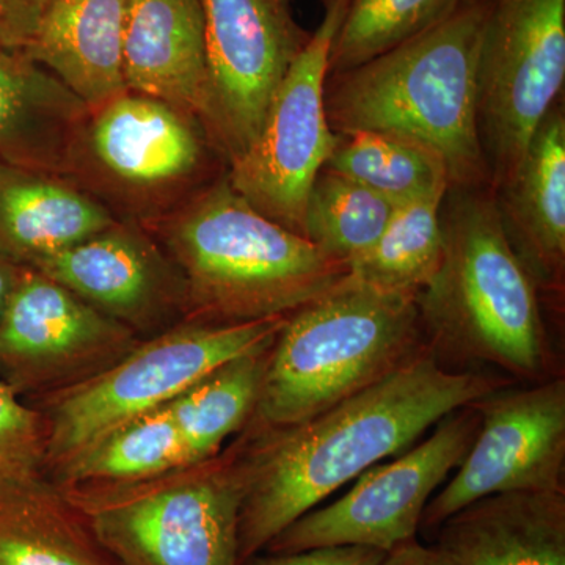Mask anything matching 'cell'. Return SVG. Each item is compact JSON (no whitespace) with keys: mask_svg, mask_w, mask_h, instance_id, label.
<instances>
[{"mask_svg":"<svg viewBox=\"0 0 565 565\" xmlns=\"http://www.w3.org/2000/svg\"><path fill=\"white\" fill-rule=\"evenodd\" d=\"M479 414L473 444L424 509L423 530L438 526L481 498L523 490L565 492V379L509 384L471 403Z\"/></svg>","mask_w":565,"mask_h":565,"instance_id":"obj_12","label":"cell"},{"mask_svg":"<svg viewBox=\"0 0 565 565\" xmlns=\"http://www.w3.org/2000/svg\"><path fill=\"white\" fill-rule=\"evenodd\" d=\"M126 90L203 120L207 54L200 0H129L122 46Z\"/></svg>","mask_w":565,"mask_h":565,"instance_id":"obj_16","label":"cell"},{"mask_svg":"<svg viewBox=\"0 0 565 565\" xmlns=\"http://www.w3.org/2000/svg\"><path fill=\"white\" fill-rule=\"evenodd\" d=\"M47 3L50 0H0V46L24 52Z\"/></svg>","mask_w":565,"mask_h":565,"instance_id":"obj_31","label":"cell"},{"mask_svg":"<svg viewBox=\"0 0 565 565\" xmlns=\"http://www.w3.org/2000/svg\"><path fill=\"white\" fill-rule=\"evenodd\" d=\"M269 349L230 360L167 404L180 433L185 462L211 459L250 422Z\"/></svg>","mask_w":565,"mask_h":565,"instance_id":"obj_23","label":"cell"},{"mask_svg":"<svg viewBox=\"0 0 565 565\" xmlns=\"http://www.w3.org/2000/svg\"><path fill=\"white\" fill-rule=\"evenodd\" d=\"M394 207L351 178L322 169L305 207L303 236L351 267L377 243Z\"/></svg>","mask_w":565,"mask_h":565,"instance_id":"obj_27","label":"cell"},{"mask_svg":"<svg viewBox=\"0 0 565 565\" xmlns=\"http://www.w3.org/2000/svg\"><path fill=\"white\" fill-rule=\"evenodd\" d=\"M337 136L323 169L351 178L394 206L446 195L451 189L445 162L415 141L370 131Z\"/></svg>","mask_w":565,"mask_h":565,"instance_id":"obj_24","label":"cell"},{"mask_svg":"<svg viewBox=\"0 0 565 565\" xmlns=\"http://www.w3.org/2000/svg\"><path fill=\"white\" fill-rule=\"evenodd\" d=\"M382 565H456L455 561L438 548L437 545H423L416 539L397 545L386 553Z\"/></svg>","mask_w":565,"mask_h":565,"instance_id":"obj_32","label":"cell"},{"mask_svg":"<svg viewBox=\"0 0 565 565\" xmlns=\"http://www.w3.org/2000/svg\"><path fill=\"white\" fill-rule=\"evenodd\" d=\"M462 0H349L330 50L329 76L403 46L440 24Z\"/></svg>","mask_w":565,"mask_h":565,"instance_id":"obj_28","label":"cell"},{"mask_svg":"<svg viewBox=\"0 0 565 565\" xmlns=\"http://www.w3.org/2000/svg\"><path fill=\"white\" fill-rule=\"evenodd\" d=\"M0 565H121L46 476L0 493Z\"/></svg>","mask_w":565,"mask_h":565,"instance_id":"obj_22","label":"cell"},{"mask_svg":"<svg viewBox=\"0 0 565 565\" xmlns=\"http://www.w3.org/2000/svg\"><path fill=\"white\" fill-rule=\"evenodd\" d=\"M441 222L440 266L415 296L424 344L448 370L484 364L511 381L550 379L539 288L509 241L492 185L449 189Z\"/></svg>","mask_w":565,"mask_h":565,"instance_id":"obj_2","label":"cell"},{"mask_svg":"<svg viewBox=\"0 0 565 565\" xmlns=\"http://www.w3.org/2000/svg\"><path fill=\"white\" fill-rule=\"evenodd\" d=\"M128 6L129 0H50L24 54L95 109L126 90Z\"/></svg>","mask_w":565,"mask_h":565,"instance_id":"obj_19","label":"cell"},{"mask_svg":"<svg viewBox=\"0 0 565 565\" xmlns=\"http://www.w3.org/2000/svg\"><path fill=\"white\" fill-rule=\"evenodd\" d=\"M296 0H200L207 54L202 125L228 167L248 150L275 90L310 33Z\"/></svg>","mask_w":565,"mask_h":565,"instance_id":"obj_13","label":"cell"},{"mask_svg":"<svg viewBox=\"0 0 565 565\" xmlns=\"http://www.w3.org/2000/svg\"><path fill=\"white\" fill-rule=\"evenodd\" d=\"M118 218L68 178L0 161V252L32 267Z\"/></svg>","mask_w":565,"mask_h":565,"instance_id":"obj_20","label":"cell"},{"mask_svg":"<svg viewBox=\"0 0 565 565\" xmlns=\"http://www.w3.org/2000/svg\"><path fill=\"white\" fill-rule=\"evenodd\" d=\"M446 195L427 196L394 207L377 243L351 264L349 275L384 291L412 296L422 291L444 256L441 207Z\"/></svg>","mask_w":565,"mask_h":565,"instance_id":"obj_26","label":"cell"},{"mask_svg":"<svg viewBox=\"0 0 565 565\" xmlns=\"http://www.w3.org/2000/svg\"><path fill=\"white\" fill-rule=\"evenodd\" d=\"M286 316L243 323L182 321L139 341L102 373L44 394L46 471L129 419L172 403L218 366L273 348Z\"/></svg>","mask_w":565,"mask_h":565,"instance_id":"obj_8","label":"cell"},{"mask_svg":"<svg viewBox=\"0 0 565 565\" xmlns=\"http://www.w3.org/2000/svg\"><path fill=\"white\" fill-rule=\"evenodd\" d=\"M31 269L136 334L162 332L185 319L184 282L177 266L136 222L117 221Z\"/></svg>","mask_w":565,"mask_h":565,"instance_id":"obj_15","label":"cell"},{"mask_svg":"<svg viewBox=\"0 0 565 565\" xmlns=\"http://www.w3.org/2000/svg\"><path fill=\"white\" fill-rule=\"evenodd\" d=\"M435 427L423 444L360 475L352 489L332 504L311 509L297 519L264 553L343 545L388 553L415 539L435 490L448 481L473 444L479 414L468 404Z\"/></svg>","mask_w":565,"mask_h":565,"instance_id":"obj_11","label":"cell"},{"mask_svg":"<svg viewBox=\"0 0 565 565\" xmlns=\"http://www.w3.org/2000/svg\"><path fill=\"white\" fill-rule=\"evenodd\" d=\"M487 9L489 0H462L440 24L403 46L329 76L326 110L332 131L415 141L445 162L451 188L492 185L478 120Z\"/></svg>","mask_w":565,"mask_h":565,"instance_id":"obj_4","label":"cell"},{"mask_svg":"<svg viewBox=\"0 0 565 565\" xmlns=\"http://www.w3.org/2000/svg\"><path fill=\"white\" fill-rule=\"evenodd\" d=\"M565 81V0H489L478 120L493 191L511 180Z\"/></svg>","mask_w":565,"mask_h":565,"instance_id":"obj_9","label":"cell"},{"mask_svg":"<svg viewBox=\"0 0 565 565\" xmlns=\"http://www.w3.org/2000/svg\"><path fill=\"white\" fill-rule=\"evenodd\" d=\"M58 487L121 565H239V440L150 478Z\"/></svg>","mask_w":565,"mask_h":565,"instance_id":"obj_6","label":"cell"},{"mask_svg":"<svg viewBox=\"0 0 565 565\" xmlns=\"http://www.w3.org/2000/svg\"><path fill=\"white\" fill-rule=\"evenodd\" d=\"M137 343L131 329L25 267L0 319V381L21 397L44 396L102 373Z\"/></svg>","mask_w":565,"mask_h":565,"instance_id":"obj_14","label":"cell"},{"mask_svg":"<svg viewBox=\"0 0 565 565\" xmlns=\"http://www.w3.org/2000/svg\"><path fill=\"white\" fill-rule=\"evenodd\" d=\"M87 110L24 52L0 46V161L65 177Z\"/></svg>","mask_w":565,"mask_h":565,"instance_id":"obj_21","label":"cell"},{"mask_svg":"<svg viewBox=\"0 0 565 565\" xmlns=\"http://www.w3.org/2000/svg\"><path fill=\"white\" fill-rule=\"evenodd\" d=\"M180 273L188 322L288 316L349 274L307 237L234 191L226 170L182 206L145 226Z\"/></svg>","mask_w":565,"mask_h":565,"instance_id":"obj_3","label":"cell"},{"mask_svg":"<svg viewBox=\"0 0 565 565\" xmlns=\"http://www.w3.org/2000/svg\"><path fill=\"white\" fill-rule=\"evenodd\" d=\"M497 196L505 233L539 291H563L565 275V118L555 106Z\"/></svg>","mask_w":565,"mask_h":565,"instance_id":"obj_17","label":"cell"},{"mask_svg":"<svg viewBox=\"0 0 565 565\" xmlns=\"http://www.w3.org/2000/svg\"><path fill=\"white\" fill-rule=\"evenodd\" d=\"M424 348L415 296L384 291L348 274L286 316L247 424L307 422L382 381Z\"/></svg>","mask_w":565,"mask_h":565,"instance_id":"obj_5","label":"cell"},{"mask_svg":"<svg viewBox=\"0 0 565 565\" xmlns=\"http://www.w3.org/2000/svg\"><path fill=\"white\" fill-rule=\"evenodd\" d=\"M456 565H565V492H508L465 505L438 526Z\"/></svg>","mask_w":565,"mask_h":565,"instance_id":"obj_18","label":"cell"},{"mask_svg":"<svg viewBox=\"0 0 565 565\" xmlns=\"http://www.w3.org/2000/svg\"><path fill=\"white\" fill-rule=\"evenodd\" d=\"M46 441L40 408L0 381V493L46 476Z\"/></svg>","mask_w":565,"mask_h":565,"instance_id":"obj_29","label":"cell"},{"mask_svg":"<svg viewBox=\"0 0 565 565\" xmlns=\"http://www.w3.org/2000/svg\"><path fill=\"white\" fill-rule=\"evenodd\" d=\"M202 121L132 90L88 109L71 141L65 178L118 218L151 225L221 174ZM225 163V162H223Z\"/></svg>","mask_w":565,"mask_h":565,"instance_id":"obj_7","label":"cell"},{"mask_svg":"<svg viewBox=\"0 0 565 565\" xmlns=\"http://www.w3.org/2000/svg\"><path fill=\"white\" fill-rule=\"evenodd\" d=\"M386 553L367 546H322L296 553H266L243 565H382Z\"/></svg>","mask_w":565,"mask_h":565,"instance_id":"obj_30","label":"cell"},{"mask_svg":"<svg viewBox=\"0 0 565 565\" xmlns=\"http://www.w3.org/2000/svg\"><path fill=\"white\" fill-rule=\"evenodd\" d=\"M25 266L14 263L9 256L0 252V319L6 311L11 294L17 288Z\"/></svg>","mask_w":565,"mask_h":565,"instance_id":"obj_33","label":"cell"},{"mask_svg":"<svg viewBox=\"0 0 565 565\" xmlns=\"http://www.w3.org/2000/svg\"><path fill=\"white\" fill-rule=\"evenodd\" d=\"M188 465L169 407L148 412L110 430L52 471L57 486L126 482Z\"/></svg>","mask_w":565,"mask_h":565,"instance_id":"obj_25","label":"cell"},{"mask_svg":"<svg viewBox=\"0 0 565 565\" xmlns=\"http://www.w3.org/2000/svg\"><path fill=\"white\" fill-rule=\"evenodd\" d=\"M509 384L514 381L482 371L448 370L426 345L382 381L307 422L247 424L237 438L245 473L239 565L341 487L411 449L445 416Z\"/></svg>","mask_w":565,"mask_h":565,"instance_id":"obj_1","label":"cell"},{"mask_svg":"<svg viewBox=\"0 0 565 565\" xmlns=\"http://www.w3.org/2000/svg\"><path fill=\"white\" fill-rule=\"evenodd\" d=\"M348 6L349 0H323L322 21L275 90L255 140L226 167L234 191L300 236L311 188L337 147L326 85L330 50Z\"/></svg>","mask_w":565,"mask_h":565,"instance_id":"obj_10","label":"cell"}]
</instances>
